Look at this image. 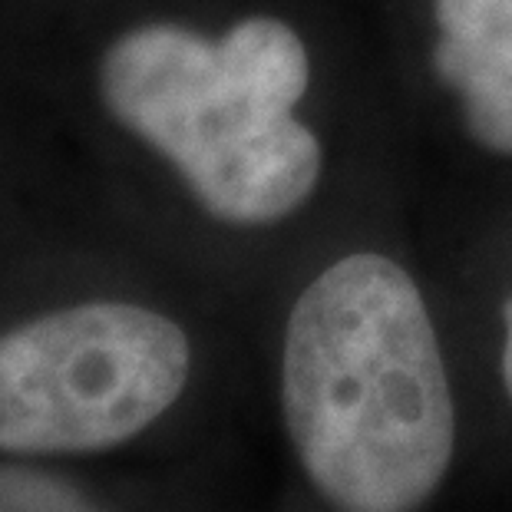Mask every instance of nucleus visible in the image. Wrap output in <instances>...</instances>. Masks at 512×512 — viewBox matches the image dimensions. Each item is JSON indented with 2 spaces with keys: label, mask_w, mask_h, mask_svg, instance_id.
I'll return each mask as SVG.
<instances>
[{
  "label": "nucleus",
  "mask_w": 512,
  "mask_h": 512,
  "mask_svg": "<svg viewBox=\"0 0 512 512\" xmlns=\"http://www.w3.org/2000/svg\"><path fill=\"white\" fill-rule=\"evenodd\" d=\"M281 410L337 512H420L456 450V410L427 301L397 261L357 252L298 294Z\"/></svg>",
  "instance_id": "obj_1"
},
{
  "label": "nucleus",
  "mask_w": 512,
  "mask_h": 512,
  "mask_svg": "<svg viewBox=\"0 0 512 512\" xmlns=\"http://www.w3.org/2000/svg\"><path fill=\"white\" fill-rule=\"evenodd\" d=\"M308 80V47L275 17L238 20L222 40L146 24L113 40L100 63L110 116L228 225L281 222L318 189L321 139L294 116Z\"/></svg>",
  "instance_id": "obj_2"
},
{
  "label": "nucleus",
  "mask_w": 512,
  "mask_h": 512,
  "mask_svg": "<svg viewBox=\"0 0 512 512\" xmlns=\"http://www.w3.org/2000/svg\"><path fill=\"white\" fill-rule=\"evenodd\" d=\"M189 374V337L143 304L40 314L0 334V453L110 450L152 427Z\"/></svg>",
  "instance_id": "obj_3"
},
{
  "label": "nucleus",
  "mask_w": 512,
  "mask_h": 512,
  "mask_svg": "<svg viewBox=\"0 0 512 512\" xmlns=\"http://www.w3.org/2000/svg\"><path fill=\"white\" fill-rule=\"evenodd\" d=\"M433 73L456 90L466 133L512 156V0H433Z\"/></svg>",
  "instance_id": "obj_4"
},
{
  "label": "nucleus",
  "mask_w": 512,
  "mask_h": 512,
  "mask_svg": "<svg viewBox=\"0 0 512 512\" xmlns=\"http://www.w3.org/2000/svg\"><path fill=\"white\" fill-rule=\"evenodd\" d=\"M0 512H106L70 479L30 470V466H0Z\"/></svg>",
  "instance_id": "obj_5"
},
{
  "label": "nucleus",
  "mask_w": 512,
  "mask_h": 512,
  "mask_svg": "<svg viewBox=\"0 0 512 512\" xmlns=\"http://www.w3.org/2000/svg\"><path fill=\"white\" fill-rule=\"evenodd\" d=\"M503 384L512 400V298L506 301V341H503Z\"/></svg>",
  "instance_id": "obj_6"
}]
</instances>
